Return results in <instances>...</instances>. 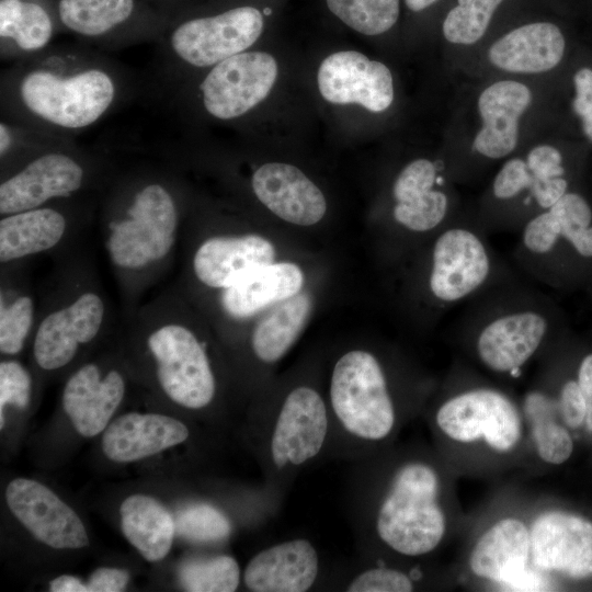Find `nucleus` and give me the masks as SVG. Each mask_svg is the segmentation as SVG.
Returning a JSON list of instances; mask_svg holds the SVG:
<instances>
[{
    "label": "nucleus",
    "instance_id": "1",
    "mask_svg": "<svg viewBox=\"0 0 592 592\" xmlns=\"http://www.w3.org/2000/svg\"><path fill=\"white\" fill-rule=\"evenodd\" d=\"M137 91L135 77L99 49L49 46L2 71L1 117L73 139Z\"/></svg>",
    "mask_w": 592,
    "mask_h": 592
},
{
    "label": "nucleus",
    "instance_id": "2",
    "mask_svg": "<svg viewBox=\"0 0 592 592\" xmlns=\"http://www.w3.org/2000/svg\"><path fill=\"white\" fill-rule=\"evenodd\" d=\"M180 216L172 173L143 170L117 179L104 209V246L112 265L135 274L162 263L174 247Z\"/></svg>",
    "mask_w": 592,
    "mask_h": 592
},
{
    "label": "nucleus",
    "instance_id": "3",
    "mask_svg": "<svg viewBox=\"0 0 592 592\" xmlns=\"http://www.w3.org/2000/svg\"><path fill=\"white\" fill-rule=\"evenodd\" d=\"M468 334L479 363L500 375H515L544 346L551 318L544 295L497 283L475 297Z\"/></svg>",
    "mask_w": 592,
    "mask_h": 592
},
{
    "label": "nucleus",
    "instance_id": "4",
    "mask_svg": "<svg viewBox=\"0 0 592 592\" xmlns=\"http://www.w3.org/2000/svg\"><path fill=\"white\" fill-rule=\"evenodd\" d=\"M263 12L241 4L212 14L173 16L157 46V89L248 50L263 31Z\"/></svg>",
    "mask_w": 592,
    "mask_h": 592
},
{
    "label": "nucleus",
    "instance_id": "5",
    "mask_svg": "<svg viewBox=\"0 0 592 592\" xmlns=\"http://www.w3.org/2000/svg\"><path fill=\"white\" fill-rule=\"evenodd\" d=\"M442 479L430 463L410 459L394 471L375 511L374 527L390 550L420 557L435 550L445 537Z\"/></svg>",
    "mask_w": 592,
    "mask_h": 592
},
{
    "label": "nucleus",
    "instance_id": "6",
    "mask_svg": "<svg viewBox=\"0 0 592 592\" xmlns=\"http://www.w3.org/2000/svg\"><path fill=\"white\" fill-rule=\"evenodd\" d=\"M330 408L339 428L354 441L387 440L397 423V410L385 371L378 358L365 350H351L334 364Z\"/></svg>",
    "mask_w": 592,
    "mask_h": 592
},
{
    "label": "nucleus",
    "instance_id": "7",
    "mask_svg": "<svg viewBox=\"0 0 592 592\" xmlns=\"http://www.w3.org/2000/svg\"><path fill=\"white\" fill-rule=\"evenodd\" d=\"M106 159L75 140L47 148L1 174L0 215L73 198L103 177Z\"/></svg>",
    "mask_w": 592,
    "mask_h": 592
},
{
    "label": "nucleus",
    "instance_id": "8",
    "mask_svg": "<svg viewBox=\"0 0 592 592\" xmlns=\"http://www.w3.org/2000/svg\"><path fill=\"white\" fill-rule=\"evenodd\" d=\"M499 278V262L486 232L453 224L436 235L426 284L437 305L447 308L471 300Z\"/></svg>",
    "mask_w": 592,
    "mask_h": 592
},
{
    "label": "nucleus",
    "instance_id": "9",
    "mask_svg": "<svg viewBox=\"0 0 592 592\" xmlns=\"http://www.w3.org/2000/svg\"><path fill=\"white\" fill-rule=\"evenodd\" d=\"M53 4L60 31L101 49L158 43L170 22L149 0H53Z\"/></svg>",
    "mask_w": 592,
    "mask_h": 592
},
{
    "label": "nucleus",
    "instance_id": "10",
    "mask_svg": "<svg viewBox=\"0 0 592 592\" xmlns=\"http://www.w3.org/2000/svg\"><path fill=\"white\" fill-rule=\"evenodd\" d=\"M435 422L452 441L485 443L497 453H509L520 443L523 424L514 401L490 386H473L449 396L437 408Z\"/></svg>",
    "mask_w": 592,
    "mask_h": 592
},
{
    "label": "nucleus",
    "instance_id": "11",
    "mask_svg": "<svg viewBox=\"0 0 592 592\" xmlns=\"http://www.w3.org/2000/svg\"><path fill=\"white\" fill-rule=\"evenodd\" d=\"M157 325L147 338V346L162 390L184 408L208 406L216 392V380L203 343L179 320L171 318Z\"/></svg>",
    "mask_w": 592,
    "mask_h": 592
},
{
    "label": "nucleus",
    "instance_id": "12",
    "mask_svg": "<svg viewBox=\"0 0 592 592\" xmlns=\"http://www.w3.org/2000/svg\"><path fill=\"white\" fill-rule=\"evenodd\" d=\"M196 93L203 111L218 121L242 117L272 90L277 64L265 52L246 50L206 69Z\"/></svg>",
    "mask_w": 592,
    "mask_h": 592
},
{
    "label": "nucleus",
    "instance_id": "13",
    "mask_svg": "<svg viewBox=\"0 0 592 592\" xmlns=\"http://www.w3.org/2000/svg\"><path fill=\"white\" fill-rule=\"evenodd\" d=\"M331 415L321 395L309 386H298L283 400L267 436L270 464L287 471L314 460L323 449Z\"/></svg>",
    "mask_w": 592,
    "mask_h": 592
},
{
    "label": "nucleus",
    "instance_id": "14",
    "mask_svg": "<svg viewBox=\"0 0 592 592\" xmlns=\"http://www.w3.org/2000/svg\"><path fill=\"white\" fill-rule=\"evenodd\" d=\"M105 304L100 294L84 291L47 312L38 322L33 354L45 371L66 366L79 348L95 339L105 320Z\"/></svg>",
    "mask_w": 592,
    "mask_h": 592
},
{
    "label": "nucleus",
    "instance_id": "15",
    "mask_svg": "<svg viewBox=\"0 0 592 592\" xmlns=\"http://www.w3.org/2000/svg\"><path fill=\"white\" fill-rule=\"evenodd\" d=\"M531 562L540 571L571 579L592 577V522L583 516L550 510L530 526Z\"/></svg>",
    "mask_w": 592,
    "mask_h": 592
},
{
    "label": "nucleus",
    "instance_id": "16",
    "mask_svg": "<svg viewBox=\"0 0 592 592\" xmlns=\"http://www.w3.org/2000/svg\"><path fill=\"white\" fill-rule=\"evenodd\" d=\"M5 499L13 515L42 543L56 549L89 545L80 517L43 483L26 478L14 479L7 487Z\"/></svg>",
    "mask_w": 592,
    "mask_h": 592
},
{
    "label": "nucleus",
    "instance_id": "17",
    "mask_svg": "<svg viewBox=\"0 0 592 592\" xmlns=\"http://www.w3.org/2000/svg\"><path fill=\"white\" fill-rule=\"evenodd\" d=\"M318 87L325 100L334 104H360L371 112H383L394 100L390 70L355 50L337 52L323 59Z\"/></svg>",
    "mask_w": 592,
    "mask_h": 592
},
{
    "label": "nucleus",
    "instance_id": "18",
    "mask_svg": "<svg viewBox=\"0 0 592 592\" xmlns=\"http://www.w3.org/2000/svg\"><path fill=\"white\" fill-rule=\"evenodd\" d=\"M251 186L258 200L287 223L311 226L327 212V201L320 189L295 166L262 164L253 172Z\"/></svg>",
    "mask_w": 592,
    "mask_h": 592
},
{
    "label": "nucleus",
    "instance_id": "19",
    "mask_svg": "<svg viewBox=\"0 0 592 592\" xmlns=\"http://www.w3.org/2000/svg\"><path fill=\"white\" fill-rule=\"evenodd\" d=\"M275 248L259 235L215 236L196 249L192 266L203 285L225 289L274 262Z\"/></svg>",
    "mask_w": 592,
    "mask_h": 592
},
{
    "label": "nucleus",
    "instance_id": "20",
    "mask_svg": "<svg viewBox=\"0 0 592 592\" xmlns=\"http://www.w3.org/2000/svg\"><path fill=\"white\" fill-rule=\"evenodd\" d=\"M319 566L311 542L295 538L254 555L246 566L243 581L253 592H305L316 582Z\"/></svg>",
    "mask_w": 592,
    "mask_h": 592
},
{
    "label": "nucleus",
    "instance_id": "21",
    "mask_svg": "<svg viewBox=\"0 0 592 592\" xmlns=\"http://www.w3.org/2000/svg\"><path fill=\"white\" fill-rule=\"evenodd\" d=\"M125 394L122 374L111 369L104 375L95 364H86L67 380L62 408L76 431L86 437L102 432Z\"/></svg>",
    "mask_w": 592,
    "mask_h": 592
},
{
    "label": "nucleus",
    "instance_id": "22",
    "mask_svg": "<svg viewBox=\"0 0 592 592\" xmlns=\"http://www.w3.org/2000/svg\"><path fill=\"white\" fill-rule=\"evenodd\" d=\"M532 101L531 90L514 80L497 81L478 98L481 128L473 141L480 156L501 159L510 155L519 141V121Z\"/></svg>",
    "mask_w": 592,
    "mask_h": 592
},
{
    "label": "nucleus",
    "instance_id": "23",
    "mask_svg": "<svg viewBox=\"0 0 592 592\" xmlns=\"http://www.w3.org/2000/svg\"><path fill=\"white\" fill-rule=\"evenodd\" d=\"M189 429L178 419L159 413L129 412L104 431L102 449L116 463H129L183 443Z\"/></svg>",
    "mask_w": 592,
    "mask_h": 592
},
{
    "label": "nucleus",
    "instance_id": "24",
    "mask_svg": "<svg viewBox=\"0 0 592 592\" xmlns=\"http://www.w3.org/2000/svg\"><path fill=\"white\" fill-rule=\"evenodd\" d=\"M531 562L530 527L520 519L494 522L476 540L468 565L474 576L508 583L523 574Z\"/></svg>",
    "mask_w": 592,
    "mask_h": 592
},
{
    "label": "nucleus",
    "instance_id": "25",
    "mask_svg": "<svg viewBox=\"0 0 592 592\" xmlns=\"http://www.w3.org/2000/svg\"><path fill=\"white\" fill-rule=\"evenodd\" d=\"M566 41L550 22L521 25L498 38L488 50L497 68L517 73H539L555 68L562 59Z\"/></svg>",
    "mask_w": 592,
    "mask_h": 592
},
{
    "label": "nucleus",
    "instance_id": "26",
    "mask_svg": "<svg viewBox=\"0 0 592 592\" xmlns=\"http://www.w3.org/2000/svg\"><path fill=\"white\" fill-rule=\"evenodd\" d=\"M53 0H0V55L12 62L52 46L59 32Z\"/></svg>",
    "mask_w": 592,
    "mask_h": 592
},
{
    "label": "nucleus",
    "instance_id": "27",
    "mask_svg": "<svg viewBox=\"0 0 592 592\" xmlns=\"http://www.w3.org/2000/svg\"><path fill=\"white\" fill-rule=\"evenodd\" d=\"M61 201L1 216L0 261L14 262L48 251L64 238L68 216Z\"/></svg>",
    "mask_w": 592,
    "mask_h": 592
},
{
    "label": "nucleus",
    "instance_id": "28",
    "mask_svg": "<svg viewBox=\"0 0 592 592\" xmlns=\"http://www.w3.org/2000/svg\"><path fill=\"white\" fill-rule=\"evenodd\" d=\"M304 281V273L297 264L273 262L221 289L220 305L230 318L247 319L300 293Z\"/></svg>",
    "mask_w": 592,
    "mask_h": 592
},
{
    "label": "nucleus",
    "instance_id": "29",
    "mask_svg": "<svg viewBox=\"0 0 592 592\" xmlns=\"http://www.w3.org/2000/svg\"><path fill=\"white\" fill-rule=\"evenodd\" d=\"M121 527L126 539L148 561H159L169 553L175 522L158 500L133 494L119 506Z\"/></svg>",
    "mask_w": 592,
    "mask_h": 592
},
{
    "label": "nucleus",
    "instance_id": "30",
    "mask_svg": "<svg viewBox=\"0 0 592 592\" xmlns=\"http://www.w3.org/2000/svg\"><path fill=\"white\" fill-rule=\"evenodd\" d=\"M311 309L310 296L301 292L275 304L252 331L254 355L265 364L280 361L303 332Z\"/></svg>",
    "mask_w": 592,
    "mask_h": 592
},
{
    "label": "nucleus",
    "instance_id": "31",
    "mask_svg": "<svg viewBox=\"0 0 592 592\" xmlns=\"http://www.w3.org/2000/svg\"><path fill=\"white\" fill-rule=\"evenodd\" d=\"M75 139L60 137L5 117L0 121L1 174L19 167L41 151Z\"/></svg>",
    "mask_w": 592,
    "mask_h": 592
},
{
    "label": "nucleus",
    "instance_id": "32",
    "mask_svg": "<svg viewBox=\"0 0 592 592\" xmlns=\"http://www.w3.org/2000/svg\"><path fill=\"white\" fill-rule=\"evenodd\" d=\"M179 580L190 592H232L240 582V568L228 555L196 557L180 566Z\"/></svg>",
    "mask_w": 592,
    "mask_h": 592
},
{
    "label": "nucleus",
    "instance_id": "33",
    "mask_svg": "<svg viewBox=\"0 0 592 592\" xmlns=\"http://www.w3.org/2000/svg\"><path fill=\"white\" fill-rule=\"evenodd\" d=\"M327 5L343 23L364 35L385 33L400 13L399 0H327Z\"/></svg>",
    "mask_w": 592,
    "mask_h": 592
},
{
    "label": "nucleus",
    "instance_id": "34",
    "mask_svg": "<svg viewBox=\"0 0 592 592\" xmlns=\"http://www.w3.org/2000/svg\"><path fill=\"white\" fill-rule=\"evenodd\" d=\"M503 0H457L444 19L442 31L453 44L471 45L487 32L496 10Z\"/></svg>",
    "mask_w": 592,
    "mask_h": 592
},
{
    "label": "nucleus",
    "instance_id": "35",
    "mask_svg": "<svg viewBox=\"0 0 592 592\" xmlns=\"http://www.w3.org/2000/svg\"><path fill=\"white\" fill-rule=\"evenodd\" d=\"M35 320V305L31 295L0 298V351L5 355L18 354L24 346Z\"/></svg>",
    "mask_w": 592,
    "mask_h": 592
},
{
    "label": "nucleus",
    "instance_id": "36",
    "mask_svg": "<svg viewBox=\"0 0 592 592\" xmlns=\"http://www.w3.org/2000/svg\"><path fill=\"white\" fill-rule=\"evenodd\" d=\"M449 212L447 194L433 189L426 194L402 204H395V221L413 234H429L442 226Z\"/></svg>",
    "mask_w": 592,
    "mask_h": 592
},
{
    "label": "nucleus",
    "instance_id": "37",
    "mask_svg": "<svg viewBox=\"0 0 592 592\" xmlns=\"http://www.w3.org/2000/svg\"><path fill=\"white\" fill-rule=\"evenodd\" d=\"M174 522L175 532L191 542H217L226 538L231 532L229 520L219 510L205 503L181 509Z\"/></svg>",
    "mask_w": 592,
    "mask_h": 592
},
{
    "label": "nucleus",
    "instance_id": "38",
    "mask_svg": "<svg viewBox=\"0 0 592 592\" xmlns=\"http://www.w3.org/2000/svg\"><path fill=\"white\" fill-rule=\"evenodd\" d=\"M442 184L439 168L433 161L415 159L399 172L392 184L395 204L408 203Z\"/></svg>",
    "mask_w": 592,
    "mask_h": 592
},
{
    "label": "nucleus",
    "instance_id": "39",
    "mask_svg": "<svg viewBox=\"0 0 592 592\" xmlns=\"http://www.w3.org/2000/svg\"><path fill=\"white\" fill-rule=\"evenodd\" d=\"M533 175L524 158L514 157L505 161L497 172L492 185V196L499 202H510L526 193L524 205L528 206V194Z\"/></svg>",
    "mask_w": 592,
    "mask_h": 592
},
{
    "label": "nucleus",
    "instance_id": "40",
    "mask_svg": "<svg viewBox=\"0 0 592 592\" xmlns=\"http://www.w3.org/2000/svg\"><path fill=\"white\" fill-rule=\"evenodd\" d=\"M534 443L538 456L550 465L565 463L573 451L570 433L554 420H543L535 424Z\"/></svg>",
    "mask_w": 592,
    "mask_h": 592
},
{
    "label": "nucleus",
    "instance_id": "41",
    "mask_svg": "<svg viewBox=\"0 0 592 592\" xmlns=\"http://www.w3.org/2000/svg\"><path fill=\"white\" fill-rule=\"evenodd\" d=\"M412 579L398 569L374 567L356 574L346 585L349 592H410Z\"/></svg>",
    "mask_w": 592,
    "mask_h": 592
},
{
    "label": "nucleus",
    "instance_id": "42",
    "mask_svg": "<svg viewBox=\"0 0 592 592\" xmlns=\"http://www.w3.org/2000/svg\"><path fill=\"white\" fill-rule=\"evenodd\" d=\"M32 380L29 372L15 361H2L0 364V415L3 426V408L12 405L25 408L31 398Z\"/></svg>",
    "mask_w": 592,
    "mask_h": 592
},
{
    "label": "nucleus",
    "instance_id": "43",
    "mask_svg": "<svg viewBox=\"0 0 592 592\" xmlns=\"http://www.w3.org/2000/svg\"><path fill=\"white\" fill-rule=\"evenodd\" d=\"M572 109L581 121L584 136L592 143V69L580 68L573 76Z\"/></svg>",
    "mask_w": 592,
    "mask_h": 592
},
{
    "label": "nucleus",
    "instance_id": "44",
    "mask_svg": "<svg viewBox=\"0 0 592 592\" xmlns=\"http://www.w3.org/2000/svg\"><path fill=\"white\" fill-rule=\"evenodd\" d=\"M528 169L539 179L563 178L566 169L561 152L551 145H538L524 158Z\"/></svg>",
    "mask_w": 592,
    "mask_h": 592
},
{
    "label": "nucleus",
    "instance_id": "45",
    "mask_svg": "<svg viewBox=\"0 0 592 592\" xmlns=\"http://www.w3.org/2000/svg\"><path fill=\"white\" fill-rule=\"evenodd\" d=\"M558 406L569 428L577 429L585 423L587 401L577 380L569 379L561 386Z\"/></svg>",
    "mask_w": 592,
    "mask_h": 592
},
{
    "label": "nucleus",
    "instance_id": "46",
    "mask_svg": "<svg viewBox=\"0 0 592 592\" xmlns=\"http://www.w3.org/2000/svg\"><path fill=\"white\" fill-rule=\"evenodd\" d=\"M129 581L126 570L117 568H99L90 576L88 592H119Z\"/></svg>",
    "mask_w": 592,
    "mask_h": 592
},
{
    "label": "nucleus",
    "instance_id": "47",
    "mask_svg": "<svg viewBox=\"0 0 592 592\" xmlns=\"http://www.w3.org/2000/svg\"><path fill=\"white\" fill-rule=\"evenodd\" d=\"M577 382L587 401L585 425L592 432V353L581 361Z\"/></svg>",
    "mask_w": 592,
    "mask_h": 592
},
{
    "label": "nucleus",
    "instance_id": "48",
    "mask_svg": "<svg viewBox=\"0 0 592 592\" xmlns=\"http://www.w3.org/2000/svg\"><path fill=\"white\" fill-rule=\"evenodd\" d=\"M49 590L52 592H88V585L77 577L64 574L49 582Z\"/></svg>",
    "mask_w": 592,
    "mask_h": 592
},
{
    "label": "nucleus",
    "instance_id": "49",
    "mask_svg": "<svg viewBox=\"0 0 592 592\" xmlns=\"http://www.w3.org/2000/svg\"><path fill=\"white\" fill-rule=\"evenodd\" d=\"M155 7L162 11L170 20L177 14L187 9L186 0H149Z\"/></svg>",
    "mask_w": 592,
    "mask_h": 592
},
{
    "label": "nucleus",
    "instance_id": "50",
    "mask_svg": "<svg viewBox=\"0 0 592 592\" xmlns=\"http://www.w3.org/2000/svg\"><path fill=\"white\" fill-rule=\"evenodd\" d=\"M437 0H405V3L411 11L419 12L429 8Z\"/></svg>",
    "mask_w": 592,
    "mask_h": 592
},
{
    "label": "nucleus",
    "instance_id": "51",
    "mask_svg": "<svg viewBox=\"0 0 592 592\" xmlns=\"http://www.w3.org/2000/svg\"><path fill=\"white\" fill-rule=\"evenodd\" d=\"M271 12H272V10L269 9V8H265V9L263 10V13H265V14H271Z\"/></svg>",
    "mask_w": 592,
    "mask_h": 592
}]
</instances>
